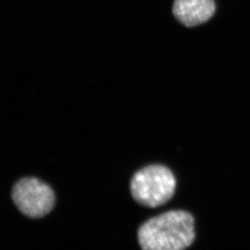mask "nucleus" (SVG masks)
Masks as SVG:
<instances>
[{"mask_svg":"<svg viewBox=\"0 0 250 250\" xmlns=\"http://www.w3.org/2000/svg\"><path fill=\"white\" fill-rule=\"evenodd\" d=\"M194 218L185 210H170L151 218L138 230L139 246L144 250H181L194 240Z\"/></svg>","mask_w":250,"mask_h":250,"instance_id":"f257e3e1","label":"nucleus"},{"mask_svg":"<svg viewBox=\"0 0 250 250\" xmlns=\"http://www.w3.org/2000/svg\"><path fill=\"white\" fill-rule=\"evenodd\" d=\"M176 179L171 170L161 165L146 166L135 172L130 181L131 195L146 208H158L172 198Z\"/></svg>","mask_w":250,"mask_h":250,"instance_id":"f03ea898","label":"nucleus"},{"mask_svg":"<svg viewBox=\"0 0 250 250\" xmlns=\"http://www.w3.org/2000/svg\"><path fill=\"white\" fill-rule=\"evenodd\" d=\"M12 198L22 214L33 219L48 215L55 205L51 187L36 177H24L18 181L12 188Z\"/></svg>","mask_w":250,"mask_h":250,"instance_id":"7ed1b4c3","label":"nucleus"},{"mask_svg":"<svg viewBox=\"0 0 250 250\" xmlns=\"http://www.w3.org/2000/svg\"><path fill=\"white\" fill-rule=\"evenodd\" d=\"M214 0H175L172 12L184 26L191 28L208 22L215 15Z\"/></svg>","mask_w":250,"mask_h":250,"instance_id":"20e7f679","label":"nucleus"}]
</instances>
